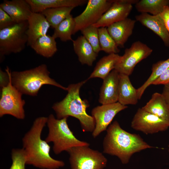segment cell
<instances>
[{"label": "cell", "mask_w": 169, "mask_h": 169, "mask_svg": "<svg viewBox=\"0 0 169 169\" xmlns=\"http://www.w3.org/2000/svg\"><path fill=\"white\" fill-rule=\"evenodd\" d=\"M47 120L48 117L44 116L35 120L22 138V148L25 154L26 164L41 169H58L65 166L64 162L50 156V146L41 137Z\"/></svg>", "instance_id": "obj_1"}, {"label": "cell", "mask_w": 169, "mask_h": 169, "mask_svg": "<svg viewBox=\"0 0 169 169\" xmlns=\"http://www.w3.org/2000/svg\"><path fill=\"white\" fill-rule=\"evenodd\" d=\"M103 142V152L117 157L123 164L128 163L135 153L155 148L138 134L126 131L115 121L108 127Z\"/></svg>", "instance_id": "obj_2"}, {"label": "cell", "mask_w": 169, "mask_h": 169, "mask_svg": "<svg viewBox=\"0 0 169 169\" xmlns=\"http://www.w3.org/2000/svg\"><path fill=\"white\" fill-rule=\"evenodd\" d=\"M87 80L69 84L66 96L61 101L54 103L52 108L57 119L74 117L79 120L83 132H92L95 127V121L86 111L90 104L87 100L81 99L79 94L80 88Z\"/></svg>", "instance_id": "obj_3"}, {"label": "cell", "mask_w": 169, "mask_h": 169, "mask_svg": "<svg viewBox=\"0 0 169 169\" xmlns=\"http://www.w3.org/2000/svg\"><path fill=\"white\" fill-rule=\"evenodd\" d=\"M49 75L47 66L43 64L31 69L11 72V80L13 85L22 94L30 96L37 95L40 88L45 84L67 90V87L57 83Z\"/></svg>", "instance_id": "obj_4"}, {"label": "cell", "mask_w": 169, "mask_h": 169, "mask_svg": "<svg viewBox=\"0 0 169 169\" xmlns=\"http://www.w3.org/2000/svg\"><path fill=\"white\" fill-rule=\"evenodd\" d=\"M67 118L58 119L52 114L48 117L49 132L45 140L48 143H53V150L56 155L67 151L75 146H90L89 143L80 141L74 136L68 125Z\"/></svg>", "instance_id": "obj_5"}, {"label": "cell", "mask_w": 169, "mask_h": 169, "mask_svg": "<svg viewBox=\"0 0 169 169\" xmlns=\"http://www.w3.org/2000/svg\"><path fill=\"white\" fill-rule=\"evenodd\" d=\"M28 21L0 30V59L6 55L22 51L27 44Z\"/></svg>", "instance_id": "obj_6"}, {"label": "cell", "mask_w": 169, "mask_h": 169, "mask_svg": "<svg viewBox=\"0 0 169 169\" xmlns=\"http://www.w3.org/2000/svg\"><path fill=\"white\" fill-rule=\"evenodd\" d=\"M71 169H104L107 159L102 153L89 146H78L67 151Z\"/></svg>", "instance_id": "obj_7"}, {"label": "cell", "mask_w": 169, "mask_h": 169, "mask_svg": "<svg viewBox=\"0 0 169 169\" xmlns=\"http://www.w3.org/2000/svg\"><path fill=\"white\" fill-rule=\"evenodd\" d=\"M5 71L8 73L9 81L2 88L0 99V117L6 115L23 120L25 117L24 106L25 101L22 99L23 95L12 84L11 72L7 67Z\"/></svg>", "instance_id": "obj_8"}, {"label": "cell", "mask_w": 169, "mask_h": 169, "mask_svg": "<svg viewBox=\"0 0 169 169\" xmlns=\"http://www.w3.org/2000/svg\"><path fill=\"white\" fill-rule=\"evenodd\" d=\"M152 49L140 41L134 42L131 47L126 48L124 53L116 64L115 69L119 73L129 76L133 72L136 65L149 56Z\"/></svg>", "instance_id": "obj_9"}, {"label": "cell", "mask_w": 169, "mask_h": 169, "mask_svg": "<svg viewBox=\"0 0 169 169\" xmlns=\"http://www.w3.org/2000/svg\"><path fill=\"white\" fill-rule=\"evenodd\" d=\"M113 2V0H88L84 10L74 18L75 26L73 34L96 23Z\"/></svg>", "instance_id": "obj_10"}, {"label": "cell", "mask_w": 169, "mask_h": 169, "mask_svg": "<svg viewBox=\"0 0 169 169\" xmlns=\"http://www.w3.org/2000/svg\"><path fill=\"white\" fill-rule=\"evenodd\" d=\"M134 129L146 134H153L166 130L169 127V121L148 112L142 108H139L131 124Z\"/></svg>", "instance_id": "obj_11"}, {"label": "cell", "mask_w": 169, "mask_h": 169, "mask_svg": "<svg viewBox=\"0 0 169 169\" xmlns=\"http://www.w3.org/2000/svg\"><path fill=\"white\" fill-rule=\"evenodd\" d=\"M127 108V106L123 105L117 102L102 105L93 108L91 114L95 121V127L92 132L93 137L95 138L101 132L106 131L115 116Z\"/></svg>", "instance_id": "obj_12"}, {"label": "cell", "mask_w": 169, "mask_h": 169, "mask_svg": "<svg viewBox=\"0 0 169 169\" xmlns=\"http://www.w3.org/2000/svg\"><path fill=\"white\" fill-rule=\"evenodd\" d=\"M138 0H113L110 8L93 26L99 28L107 27L110 25L128 18Z\"/></svg>", "instance_id": "obj_13"}, {"label": "cell", "mask_w": 169, "mask_h": 169, "mask_svg": "<svg viewBox=\"0 0 169 169\" xmlns=\"http://www.w3.org/2000/svg\"><path fill=\"white\" fill-rule=\"evenodd\" d=\"M119 78V73L114 69L103 80L99 93L100 103L108 104L118 101Z\"/></svg>", "instance_id": "obj_14"}, {"label": "cell", "mask_w": 169, "mask_h": 169, "mask_svg": "<svg viewBox=\"0 0 169 169\" xmlns=\"http://www.w3.org/2000/svg\"><path fill=\"white\" fill-rule=\"evenodd\" d=\"M0 8L6 12L16 23L28 21L32 13L26 0H4Z\"/></svg>", "instance_id": "obj_15"}, {"label": "cell", "mask_w": 169, "mask_h": 169, "mask_svg": "<svg viewBox=\"0 0 169 169\" xmlns=\"http://www.w3.org/2000/svg\"><path fill=\"white\" fill-rule=\"evenodd\" d=\"M136 21L127 18L107 27L108 33L118 47H124L125 44L132 33Z\"/></svg>", "instance_id": "obj_16"}, {"label": "cell", "mask_w": 169, "mask_h": 169, "mask_svg": "<svg viewBox=\"0 0 169 169\" xmlns=\"http://www.w3.org/2000/svg\"><path fill=\"white\" fill-rule=\"evenodd\" d=\"M136 21L151 30L162 39L166 46L169 47V33L160 14L152 15L142 13L135 17Z\"/></svg>", "instance_id": "obj_17"}, {"label": "cell", "mask_w": 169, "mask_h": 169, "mask_svg": "<svg viewBox=\"0 0 169 169\" xmlns=\"http://www.w3.org/2000/svg\"><path fill=\"white\" fill-rule=\"evenodd\" d=\"M28 22L27 44L30 46L38 38L47 34L51 26L45 16L41 13L32 12Z\"/></svg>", "instance_id": "obj_18"}, {"label": "cell", "mask_w": 169, "mask_h": 169, "mask_svg": "<svg viewBox=\"0 0 169 169\" xmlns=\"http://www.w3.org/2000/svg\"><path fill=\"white\" fill-rule=\"evenodd\" d=\"M138 100L137 89L132 85L129 76L119 73L118 102L124 105H135Z\"/></svg>", "instance_id": "obj_19"}, {"label": "cell", "mask_w": 169, "mask_h": 169, "mask_svg": "<svg viewBox=\"0 0 169 169\" xmlns=\"http://www.w3.org/2000/svg\"><path fill=\"white\" fill-rule=\"evenodd\" d=\"M33 13H41L48 8L63 7L75 8L87 2L85 0H26Z\"/></svg>", "instance_id": "obj_20"}, {"label": "cell", "mask_w": 169, "mask_h": 169, "mask_svg": "<svg viewBox=\"0 0 169 169\" xmlns=\"http://www.w3.org/2000/svg\"><path fill=\"white\" fill-rule=\"evenodd\" d=\"M72 41L74 50L79 62L82 64L92 66L98 54L94 51L90 43L83 35L79 36Z\"/></svg>", "instance_id": "obj_21"}, {"label": "cell", "mask_w": 169, "mask_h": 169, "mask_svg": "<svg viewBox=\"0 0 169 169\" xmlns=\"http://www.w3.org/2000/svg\"><path fill=\"white\" fill-rule=\"evenodd\" d=\"M120 56L117 54H111L102 57L97 62L93 71L87 79L95 78L104 79L115 69Z\"/></svg>", "instance_id": "obj_22"}, {"label": "cell", "mask_w": 169, "mask_h": 169, "mask_svg": "<svg viewBox=\"0 0 169 169\" xmlns=\"http://www.w3.org/2000/svg\"><path fill=\"white\" fill-rule=\"evenodd\" d=\"M142 108L146 111L169 121V108L161 94L153 93Z\"/></svg>", "instance_id": "obj_23"}, {"label": "cell", "mask_w": 169, "mask_h": 169, "mask_svg": "<svg viewBox=\"0 0 169 169\" xmlns=\"http://www.w3.org/2000/svg\"><path fill=\"white\" fill-rule=\"evenodd\" d=\"M30 46L37 54L46 58L52 57L58 50L55 39L47 34L38 38Z\"/></svg>", "instance_id": "obj_24"}, {"label": "cell", "mask_w": 169, "mask_h": 169, "mask_svg": "<svg viewBox=\"0 0 169 169\" xmlns=\"http://www.w3.org/2000/svg\"><path fill=\"white\" fill-rule=\"evenodd\" d=\"M74 8L73 7H63L48 8L41 13L45 16L50 26L54 29L71 15V13Z\"/></svg>", "instance_id": "obj_25"}, {"label": "cell", "mask_w": 169, "mask_h": 169, "mask_svg": "<svg viewBox=\"0 0 169 169\" xmlns=\"http://www.w3.org/2000/svg\"><path fill=\"white\" fill-rule=\"evenodd\" d=\"M166 6H169V0H139L135 5L138 12L152 15L160 14Z\"/></svg>", "instance_id": "obj_26"}, {"label": "cell", "mask_w": 169, "mask_h": 169, "mask_svg": "<svg viewBox=\"0 0 169 169\" xmlns=\"http://www.w3.org/2000/svg\"><path fill=\"white\" fill-rule=\"evenodd\" d=\"M75 23L74 18L71 14L62 22L54 29L52 36L55 38H59L63 42L72 41Z\"/></svg>", "instance_id": "obj_27"}, {"label": "cell", "mask_w": 169, "mask_h": 169, "mask_svg": "<svg viewBox=\"0 0 169 169\" xmlns=\"http://www.w3.org/2000/svg\"><path fill=\"white\" fill-rule=\"evenodd\" d=\"M169 67V58L165 60L158 61L153 64L151 75L140 87L137 89L139 100H140L144 91L166 69Z\"/></svg>", "instance_id": "obj_28"}, {"label": "cell", "mask_w": 169, "mask_h": 169, "mask_svg": "<svg viewBox=\"0 0 169 169\" xmlns=\"http://www.w3.org/2000/svg\"><path fill=\"white\" fill-rule=\"evenodd\" d=\"M98 30L101 51L109 54L119 53L120 50L108 33L107 27L99 28Z\"/></svg>", "instance_id": "obj_29"}, {"label": "cell", "mask_w": 169, "mask_h": 169, "mask_svg": "<svg viewBox=\"0 0 169 169\" xmlns=\"http://www.w3.org/2000/svg\"><path fill=\"white\" fill-rule=\"evenodd\" d=\"M98 30L99 28L91 25L80 31L83 36L91 45L94 51L97 54L101 51Z\"/></svg>", "instance_id": "obj_30"}, {"label": "cell", "mask_w": 169, "mask_h": 169, "mask_svg": "<svg viewBox=\"0 0 169 169\" xmlns=\"http://www.w3.org/2000/svg\"><path fill=\"white\" fill-rule=\"evenodd\" d=\"M11 155L12 162L9 169H25L26 159L23 148L13 149Z\"/></svg>", "instance_id": "obj_31"}, {"label": "cell", "mask_w": 169, "mask_h": 169, "mask_svg": "<svg viewBox=\"0 0 169 169\" xmlns=\"http://www.w3.org/2000/svg\"><path fill=\"white\" fill-rule=\"evenodd\" d=\"M16 23L8 14L0 8V30L11 27Z\"/></svg>", "instance_id": "obj_32"}, {"label": "cell", "mask_w": 169, "mask_h": 169, "mask_svg": "<svg viewBox=\"0 0 169 169\" xmlns=\"http://www.w3.org/2000/svg\"><path fill=\"white\" fill-rule=\"evenodd\" d=\"M169 83V67L164 71L152 83V84L165 85Z\"/></svg>", "instance_id": "obj_33"}, {"label": "cell", "mask_w": 169, "mask_h": 169, "mask_svg": "<svg viewBox=\"0 0 169 169\" xmlns=\"http://www.w3.org/2000/svg\"><path fill=\"white\" fill-rule=\"evenodd\" d=\"M160 15L163 19L166 28L169 33V6L164 7L163 11Z\"/></svg>", "instance_id": "obj_34"}, {"label": "cell", "mask_w": 169, "mask_h": 169, "mask_svg": "<svg viewBox=\"0 0 169 169\" xmlns=\"http://www.w3.org/2000/svg\"><path fill=\"white\" fill-rule=\"evenodd\" d=\"M0 85L2 88L8 85L9 81V77L6 71H3L1 69H0Z\"/></svg>", "instance_id": "obj_35"}, {"label": "cell", "mask_w": 169, "mask_h": 169, "mask_svg": "<svg viewBox=\"0 0 169 169\" xmlns=\"http://www.w3.org/2000/svg\"><path fill=\"white\" fill-rule=\"evenodd\" d=\"M161 94L169 108V83L164 85Z\"/></svg>", "instance_id": "obj_36"}, {"label": "cell", "mask_w": 169, "mask_h": 169, "mask_svg": "<svg viewBox=\"0 0 169 169\" xmlns=\"http://www.w3.org/2000/svg\"><path fill=\"white\" fill-rule=\"evenodd\" d=\"M168 152H169V145H168Z\"/></svg>", "instance_id": "obj_37"}]
</instances>
